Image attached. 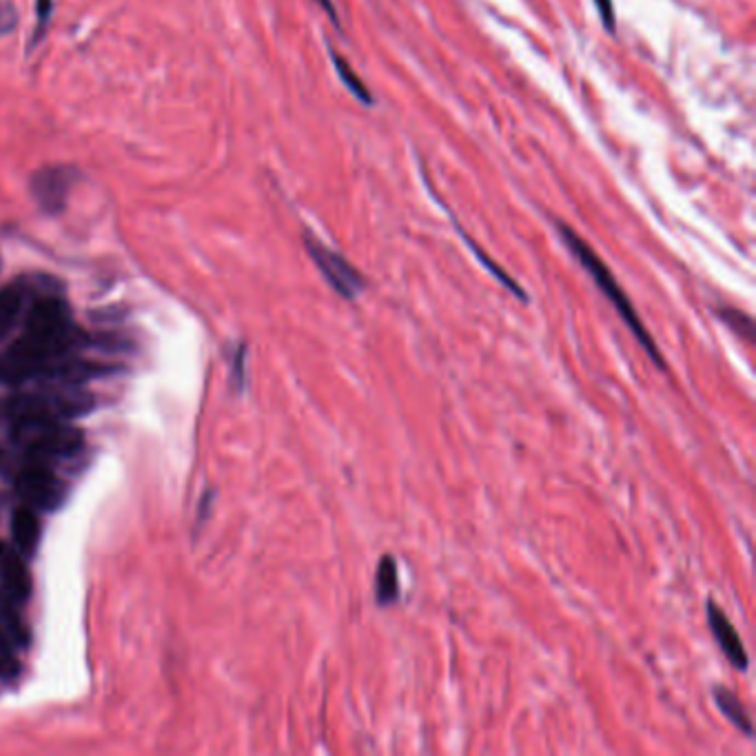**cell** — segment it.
I'll use <instances>...</instances> for the list:
<instances>
[{
    "label": "cell",
    "mask_w": 756,
    "mask_h": 756,
    "mask_svg": "<svg viewBox=\"0 0 756 756\" xmlns=\"http://www.w3.org/2000/svg\"><path fill=\"white\" fill-rule=\"evenodd\" d=\"M92 400L81 393H67L63 388H43L32 393H21L8 400H0V417H61L72 419L85 411H89Z\"/></svg>",
    "instance_id": "5b68a950"
},
{
    "label": "cell",
    "mask_w": 756,
    "mask_h": 756,
    "mask_svg": "<svg viewBox=\"0 0 756 756\" xmlns=\"http://www.w3.org/2000/svg\"><path fill=\"white\" fill-rule=\"evenodd\" d=\"M595 8L599 12V17H601L604 28L610 34H617V17H615V3H613V0H595Z\"/></svg>",
    "instance_id": "d6986e66"
},
{
    "label": "cell",
    "mask_w": 756,
    "mask_h": 756,
    "mask_svg": "<svg viewBox=\"0 0 756 756\" xmlns=\"http://www.w3.org/2000/svg\"><path fill=\"white\" fill-rule=\"evenodd\" d=\"M305 244L311 260L329 283V287L344 300H358L366 291V278L331 246L322 244L316 235L307 233Z\"/></svg>",
    "instance_id": "8992f818"
},
{
    "label": "cell",
    "mask_w": 756,
    "mask_h": 756,
    "mask_svg": "<svg viewBox=\"0 0 756 756\" xmlns=\"http://www.w3.org/2000/svg\"><path fill=\"white\" fill-rule=\"evenodd\" d=\"M14 23H17V17H14L12 8H3V10H0V34L10 32V30L14 28Z\"/></svg>",
    "instance_id": "ffe728a7"
},
{
    "label": "cell",
    "mask_w": 756,
    "mask_h": 756,
    "mask_svg": "<svg viewBox=\"0 0 756 756\" xmlns=\"http://www.w3.org/2000/svg\"><path fill=\"white\" fill-rule=\"evenodd\" d=\"M19 661L14 657V648L0 637V679H14L19 674Z\"/></svg>",
    "instance_id": "ac0fdd59"
},
{
    "label": "cell",
    "mask_w": 756,
    "mask_h": 756,
    "mask_svg": "<svg viewBox=\"0 0 756 756\" xmlns=\"http://www.w3.org/2000/svg\"><path fill=\"white\" fill-rule=\"evenodd\" d=\"M19 606V601L0 590V637L12 648H25L30 643V628L25 626Z\"/></svg>",
    "instance_id": "8fae6325"
},
{
    "label": "cell",
    "mask_w": 756,
    "mask_h": 756,
    "mask_svg": "<svg viewBox=\"0 0 756 756\" xmlns=\"http://www.w3.org/2000/svg\"><path fill=\"white\" fill-rule=\"evenodd\" d=\"M375 599L380 606H391L400 601V579L397 564L393 555H382L375 573Z\"/></svg>",
    "instance_id": "5bb4252c"
},
{
    "label": "cell",
    "mask_w": 756,
    "mask_h": 756,
    "mask_svg": "<svg viewBox=\"0 0 756 756\" xmlns=\"http://www.w3.org/2000/svg\"><path fill=\"white\" fill-rule=\"evenodd\" d=\"M329 54H331L333 67H336L340 81L344 83V87H347L362 105H373V96H371L369 87L358 78V74H355V70L349 65V61H344L336 50H329Z\"/></svg>",
    "instance_id": "9a60e30c"
},
{
    "label": "cell",
    "mask_w": 756,
    "mask_h": 756,
    "mask_svg": "<svg viewBox=\"0 0 756 756\" xmlns=\"http://www.w3.org/2000/svg\"><path fill=\"white\" fill-rule=\"evenodd\" d=\"M10 441L12 448L54 464L83 448V433L61 417L28 415L10 419Z\"/></svg>",
    "instance_id": "277c9868"
},
{
    "label": "cell",
    "mask_w": 756,
    "mask_h": 756,
    "mask_svg": "<svg viewBox=\"0 0 756 756\" xmlns=\"http://www.w3.org/2000/svg\"><path fill=\"white\" fill-rule=\"evenodd\" d=\"M23 322V336L0 353V384L19 386L32 380H56L70 386L89 375V364L74 360L83 333L54 287L34 300Z\"/></svg>",
    "instance_id": "6da1fadb"
},
{
    "label": "cell",
    "mask_w": 756,
    "mask_h": 756,
    "mask_svg": "<svg viewBox=\"0 0 756 756\" xmlns=\"http://www.w3.org/2000/svg\"><path fill=\"white\" fill-rule=\"evenodd\" d=\"M712 694H714V701H716L718 710L723 712V716H725L734 727H738L745 736L752 738V736H754V723H752L749 712L745 710V705L738 701V696H736L734 692H730L727 688H723V685H714Z\"/></svg>",
    "instance_id": "4fadbf2b"
},
{
    "label": "cell",
    "mask_w": 756,
    "mask_h": 756,
    "mask_svg": "<svg viewBox=\"0 0 756 756\" xmlns=\"http://www.w3.org/2000/svg\"><path fill=\"white\" fill-rule=\"evenodd\" d=\"M316 3L331 17V23L342 32V25H340V17H338V12H336V6H333V0H316Z\"/></svg>",
    "instance_id": "44dd1931"
},
{
    "label": "cell",
    "mask_w": 756,
    "mask_h": 756,
    "mask_svg": "<svg viewBox=\"0 0 756 756\" xmlns=\"http://www.w3.org/2000/svg\"><path fill=\"white\" fill-rule=\"evenodd\" d=\"M43 278H19L0 289V340H3L21 320H25L34 300L52 289Z\"/></svg>",
    "instance_id": "ba28073f"
},
{
    "label": "cell",
    "mask_w": 756,
    "mask_h": 756,
    "mask_svg": "<svg viewBox=\"0 0 756 756\" xmlns=\"http://www.w3.org/2000/svg\"><path fill=\"white\" fill-rule=\"evenodd\" d=\"M78 180L76 167L67 164H52L43 167L32 175V195L39 206L47 213H61L67 204V198Z\"/></svg>",
    "instance_id": "52a82bcc"
},
{
    "label": "cell",
    "mask_w": 756,
    "mask_h": 756,
    "mask_svg": "<svg viewBox=\"0 0 756 756\" xmlns=\"http://www.w3.org/2000/svg\"><path fill=\"white\" fill-rule=\"evenodd\" d=\"M0 590L19 604H25L32 595V577L23 553L10 544H0Z\"/></svg>",
    "instance_id": "30bf717a"
},
{
    "label": "cell",
    "mask_w": 756,
    "mask_h": 756,
    "mask_svg": "<svg viewBox=\"0 0 756 756\" xmlns=\"http://www.w3.org/2000/svg\"><path fill=\"white\" fill-rule=\"evenodd\" d=\"M54 14V0H36V30L32 36V45L41 43L47 28H50V19Z\"/></svg>",
    "instance_id": "e0dca14e"
},
{
    "label": "cell",
    "mask_w": 756,
    "mask_h": 756,
    "mask_svg": "<svg viewBox=\"0 0 756 756\" xmlns=\"http://www.w3.org/2000/svg\"><path fill=\"white\" fill-rule=\"evenodd\" d=\"M557 231L560 237L564 239V244L568 246L571 254L577 258V263L588 271V276L595 280V285L599 287V291L606 296V300L615 307V311L619 313V318L624 320V324L630 329V333L637 338V342L641 344V349L648 353V358L654 362V366L659 371H666V360L659 353L657 342L652 340L650 331H646L643 322L639 320L630 298L626 296V291L619 287L617 278L613 276V271L608 269V265L597 256V251L568 224L557 222Z\"/></svg>",
    "instance_id": "7a4b0ae2"
},
{
    "label": "cell",
    "mask_w": 756,
    "mask_h": 756,
    "mask_svg": "<svg viewBox=\"0 0 756 756\" xmlns=\"http://www.w3.org/2000/svg\"><path fill=\"white\" fill-rule=\"evenodd\" d=\"M12 535L14 544L23 555H32L41 540V522L34 509L23 507L12 518Z\"/></svg>",
    "instance_id": "7c38bea8"
},
{
    "label": "cell",
    "mask_w": 756,
    "mask_h": 756,
    "mask_svg": "<svg viewBox=\"0 0 756 756\" xmlns=\"http://www.w3.org/2000/svg\"><path fill=\"white\" fill-rule=\"evenodd\" d=\"M705 610H707V624H710L712 637L718 643V648L725 654V659L736 670H741V672L747 670L749 659H747V652H745V643H743L741 635L736 632V628L732 626V621L727 619V615L723 613V608L716 606L714 599H707Z\"/></svg>",
    "instance_id": "9c48e42d"
},
{
    "label": "cell",
    "mask_w": 756,
    "mask_h": 756,
    "mask_svg": "<svg viewBox=\"0 0 756 756\" xmlns=\"http://www.w3.org/2000/svg\"><path fill=\"white\" fill-rule=\"evenodd\" d=\"M716 318L725 322V327L730 331H734L738 338H743L747 344H754V320L741 311V309H732V307H718L716 311Z\"/></svg>",
    "instance_id": "2e32d148"
},
{
    "label": "cell",
    "mask_w": 756,
    "mask_h": 756,
    "mask_svg": "<svg viewBox=\"0 0 756 756\" xmlns=\"http://www.w3.org/2000/svg\"><path fill=\"white\" fill-rule=\"evenodd\" d=\"M0 475L14 481L17 492L34 511H56L67 497V486L54 472L52 461L25 455L17 448L0 450Z\"/></svg>",
    "instance_id": "3957f363"
}]
</instances>
